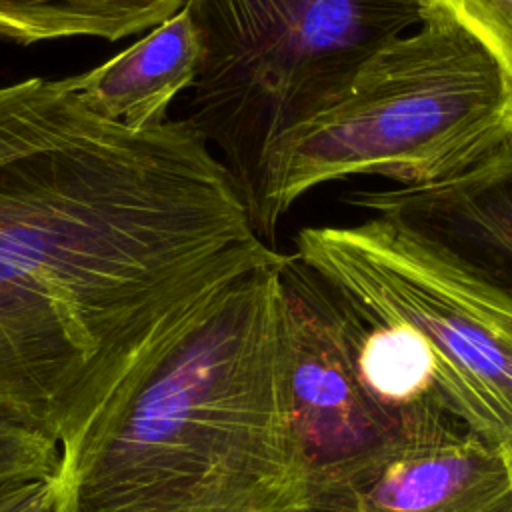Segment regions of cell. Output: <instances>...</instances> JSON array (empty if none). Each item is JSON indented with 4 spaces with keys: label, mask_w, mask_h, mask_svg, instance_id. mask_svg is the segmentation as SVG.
<instances>
[{
    "label": "cell",
    "mask_w": 512,
    "mask_h": 512,
    "mask_svg": "<svg viewBox=\"0 0 512 512\" xmlns=\"http://www.w3.org/2000/svg\"><path fill=\"white\" fill-rule=\"evenodd\" d=\"M508 452V460H510V474H512V450H506Z\"/></svg>",
    "instance_id": "cell-15"
},
{
    "label": "cell",
    "mask_w": 512,
    "mask_h": 512,
    "mask_svg": "<svg viewBox=\"0 0 512 512\" xmlns=\"http://www.w3.org/2000/svg\"><path fill=\"white\" fill-rule=\"evenodd\" d=\"M200 52L196 28L182 8L108 62L70 76V82L100 118L144 130L168 120L172 100L192 88Z\"/></svg>",
    "instance_id": "cell-10"
},
{
    "label": "cell",
    "mask_w": 512,
    "mask_h": 512,
    "mask_svg": "<svg viewBox=\"0 0 512 512\" xmlns=\"http://www.w3.org/2000/svg\"><path fill=\"white\" fill-rule=\"evenodd\" d=\"M336 294L358 378L404 444H428L458 430L436 386L424 340L414 330L378 320Z\"/></svg>",
    "instance_id": "cell-9"
},
{
    "label": "cell",
    "mask_w": 512,
    "mask_h": 512,
    "mask_svg": "<svg viewBox=\"0 0 512 512\" xmlns=\"http://www.w3.org/2000/svg\"><path fill=\"white\" fill-rule=\"evenodd\" d=\"M288 254L182 118L130 130L70 78L0 86V412L74 442L218 290Z\"/></svg>",
    "instance_id": "cell-1"
},
{
    "label": "cell",
    "mask_w": 512,
    "mask_h": 512,
    "mask_svg": "<svg viewBox=\"0 0 512 512\" xmlns=\"http://www.w3.org/2000/svg\"><path fill=\"white\" fill-rule=\"evenodd\" d=\"M200 66L186 122L250 202L270 148L416 28L422 0H186Z\"/></svg>",
    "instance_id": "cell-4"
},
{
    "label": "cell",
    "mask_w": 512,
    "mask_h": 512,
    "mask_svg": "<svg viewBox=\"0 0 512 512\" xmlns=\"http://www.w3.org/2000/svg\"><path fill=\"white\" fill-rule=\"evenodd\" d=\"M512 134V98L486 50L446 12L380 48L330 106L270 148L250 216L274 246L280 220L306 192L352 176L394 188L450 180Z\"/></svg>",
    "instance_id": "cell-3"
},
{
    "label": "cell",
    "mask_w": 512,
    "mask_h": 512,
    "mask_svg": "<svg viewBox=\"0 0 512 512\" xmlns=\"http://www.w3.org/2000/svg\"><path fill=\"white\" fill-rule=\"evenodd\" d=\"M446 12L494 60L512 98V0H422Z\"/></svg>",
    "instance_id": "cell-12"
},
{
    "label": "cell",
    "mask_w": 512,
    "mask_h": 512,
    "mask_svg": "<svg viewBox=\"0 0 512 512\" xmlns=\"http://www.w3.org/2000/svg\"><path fill=\"white\" fill-rule=\"evenodd\" d=\"M0 512H50V480L2 486Z\"/></svg>",
    "instance_id": "cell-14"
},
{
    "label": "cell",
    "mask_w": 512,
    "mask_h": 512,
    "mask_svg": "<svg viewBox=\"0 0 512 512\" xmlns=\"http://www.w3.org/2000/svg\"><path fill=\"white\" fill-rule=\"evenodd\" d=\"M186 0H0V36L18 44L90 36L116 42L150 32Z\"/></svg>",
    "instance_id": "cell-11"
},
{
    "label": "cell",
    "mask_w": 512,
    "mask_h": 512,
    "mask_svg": "<svg viewBox=\"0 0 512 512\" xmlns=\"http://www.w3.org/2000/svg\"><path fill=\"white\" fill-rule=\"evenodd\" d=\"M282 282V382L306 512H350L354 496L408 446L366 394L338 294L292 254Z\"/></svg>",
    "instance_id": "cell-6"
},
{
    "label": "cell",
    "mask_w": 512,
    "mask_h": 512,
    "mask_svg": "<svg viewBox=\"0 0 512 512\" xmlns=\"http://www.w3.org/2000/svg\"><path fill=\"white\" fill-rule=\"evenodd\" d=\"M58 462L60 444L52 436L0 412V488L52 480Z\"/></svg>",
    "instance_id": "cell-13"
},
{
    "label": "cell",
    "mask_w": 512,
    "mask_h": 512,
    "mask_svg": "<svg viewBox=\"0 0 512 512\" xmlns=\"http://www.w3.org/2000/svg\"><path fill=\"white\" fill-rule=\"evenodd\" d=\"M344 202L412 230L512 294V134L450 180L352 190Z\"/></svg>",
    "instance_id": "cell-7"
},
{
    "label": "cell",
    "mask_w": 512,
    "mask_h": 512,
    "mask_svg": "<svg viewBox=\"0 0 512 512\" xmlns=\"http://www.w3.org/2000/svg\"><path fill=\"white\" fill-rule=\"evenodd\" d=\"M292 254L366 314L414 330L466 430L512 450V294L384 218L308 226Z\"/></svg>",
    "instance_id": "cell-5"
},
{
    "label": "cell",
    "mask_w": 512,
    "mask_h": 512,
    "mask_svg": "<svg viewBox=\"0 0 512 512\" xmlns=\"http://www.w3.org/2000/svg\"><path fill=\"white\" fill-rule=\"evenodd\" d=\"M350 512H512L508 452L460 426L398 452Z\"/></svg>",
    "instance_id": "cell-8"
},
{
    "label": "cell",
    "mask_w": 512,
    "mask_h": 512,
    "mask_svg": "<svg viewBox=\"0 0 512 512\" xmlns=\"http://www.w3.org/2000/svg\"><path fill=\"white\" fill-rule=\"evenodd\" d=\"M286 260L218 290L60 448L50 512H306L282 382Z\"/></svg>",
    "instance_id": "cell-2"
}]
</instances>
